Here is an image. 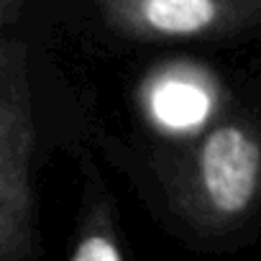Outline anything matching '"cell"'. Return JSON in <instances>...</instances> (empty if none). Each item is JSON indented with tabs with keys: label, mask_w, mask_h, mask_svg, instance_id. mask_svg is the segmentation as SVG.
Here are the masks:
<instances>
[{
	"label": "cell",
	"mask_w": 261,
	"mask_h": 261,
	"mask_svg": "<svg viewBox=\"0 0 261 261\" xmlns=\"http://www.w3.org/2000/svg\"><path fill=\"white\" fill-rule=\"evenodd\" d=\"M162 182L174 210L202 236L223 238L261 213V125L223 113L164 154Z\"/></svg>",
	"instance_id": "1"
},
{
	"label": "cell",
	"mask_w": 261,
	"mask_h": 261,
	"mask_svg": "<svg viewBox=\"0 0 261 261\" xmlns=\"http://www.w3.org/2000/svg\"><path fill=\"white\" fill-rule=\"evenodd\" d=\"M34 108L26 41L0 39V261L39 253L34 190Z\"/></svg>",
	"instance_id": "2"
},
{
	"label": "cell",
	"mask_w": 261,
	"mask_h": 261,
	"mask_svg": "<svg viewBox=\"0 0 261 261\" xmlns=\"http://www.w3.org/2000/svg\"><path fill=\"white\" fill-rule=\"evenodd\" d=\"M102 23L128 41H225L261 31V0H92Z\"/></svg>",
	"instance_id": "3"
},
{
	"label": "cell",
	"mask_w": 261,
	"mask_h": 261,
	"mask_svg": "<svg viewBox=\"0 0 261 261\" xmlns=\"http://www.w3.org/2000/svg\"><path fill=\"white\" fill-rule=\"evenodd\" d=\"M125 238L118 228V215L108 190L97 182L90 167L85 202L77 218L69 261H120L125 258Z\"/></svg>",
	"instance_id": "4"
},
{
	"label": "cell",
	"mask_w": 261,
	"mask_h": 261,
	"mask_svg": "<svg viewBox=\"0 0 261 261\" xmlns=\"http://www.w3.org/2000/svg\"><path fill=\"white\" fill-rule=\"evenodd\" d=\"M205 74L190 72V69H167L159 74V80L151 82L146 92V108L151 120H156L164 128H187L200 125V120H207L210 113V87Z\"/></svg>",
	"instance_id": "5"
},
{
	"label": "cell",
	"mask_w": 261,
	"mask_h": 261,
	"mask_svg": "<svg viewBox=\"0 0 261 261\" xmlns=\"http://www.w3.org/2000/svg\"><path fill=\"white\" fill-rule=\"evenodd\" d=\"M26 3H29V0H0V29L8 31V26L21 16Z\"/></svg>",
	"instance_id": "6"
}]
</instances>
